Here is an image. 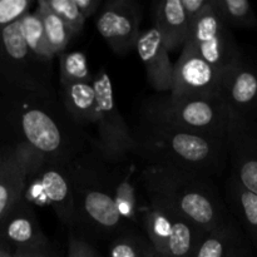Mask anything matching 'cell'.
<instances>
[{
    "instance_id": "11",
    "label": "cell",
    "mask_w": 257,
    "mask_h": 257,
    "mask_svg": "<svg viewBox=\"0 0 257 257\" xmlns=\"http://www.w3.org/2000/svg\"><path fill=\"white\" fill-rule=\"evenodd\" d=\"M142 19L143 9L136 0H109L98 10L94 23L108 47L124 55L136 49Z\"/></svg>"
},
{
    "instance_id": "32",
    "label": "cell",
    "mask_w": 257,
    "mask_h": 257,
    "mask_svg": "<svg viewBox=\"0 0 257 257\" xmlns=\"http://www.w3.org/2000/svg\"><path fill=\"white\" fill-rule=\"evenodd\" d=\"M73 2L85 20L97 14L98 10L100 9V4H102L100 0H73Z\"/></svg>"
},
{
    "instance_id": "29",
    "label": "cell",
    "mask_w": 257,
    "mask_h": 257,
    "mask_svg": "<svg viewBox=\"0 0 257 257\" xmlns=\"http://www.w3.org/2000/svg\"><path fill=\"white\" fill-rule=\"evenodd\" d=\"M32 5V0H0V29L22 19Z\"/></svg>"
},
{
    "instance_id": "25",
    "label": "cell",
    "mask_w": 257,
    "mask_h": 257,
    "mask_svg": "<svg viewBox=\"0 0 257 257\" xmlns=\"http://www.w3.org/2000/svg\"><path fill=\"white\" fill-rule=\"evenodd\" d=\"M211 3L231 29H252L257 27L256 12L247 0H211Z\"/></svg>"
},
{
    "instance_id": "24",
    "label": "cell",
    "mask_w": 257,
    "mask_h": 257,
    "mask_svg": "<svg viewBox=\"0 0 257 257\" xmlns=\"http://www.w3.org/2000/svg\"><path fill=\"white\" fill-rule=\"evenodd\" d=\"M34 12L37 13L40 22H42L45 38H47V42L49 44L50 49L53 50L55 57H59L62 53L67 50L68 45H69V43L74 38L72 32L62 22L60 18H58L54 13H52L45 7L43 0H38L37 9Z\"/></svg>"
},
{
    "instance_id": "35",
    "label": "cell",
    "mask_w": 257,
    "mask_h": 257,
    "mask_svg": "<svg viewBox=\"0 0 257 257\" xmlns=\"http://www.w3.org/2000/svg\"><path fill=\"white\" fill-rule=\"evenodd\" d=\"M0 257H13V252L12 251L8 250L5 246H3L2 243H0Z\"/></svg>"
},
{
    "instance_id": "2",
    "label": "cell",
    "mask_w": 257,
    "mask_h": 257,
    "mask_svg": "<svg viewBox=\"0 0 257 257\" xmlns=\"http://www.w3.org/2000/svg\"><path fill=\"white\" fill-rule=\"evenodd\" d=\"M140 183L147 201L160 203L205 231L236 222L212 177L177 168L145 166Z\"/></svg>"
},
{
    "instance_id": "17",
    "label": "cell",
    "mask_w": 257,
    "mask_h": 257,
    "mask_svg": "<svg viewBox=\"0 0 257 257\" xmlns=\"http://www.w3.org/2000/svg\"><path fill=\"white\" fill-rule=\"evenodd\" d=\"M136 173L137 168L131 162V157L122 162H108L107 177L110 193L120 217L128 227L131 225H141V210L145 206V203L142 205L140 202V176L136 178Z\"/></svg>"
},
{
    "instance_id": "26",
    "label": "cell",
    "mask_w": 257,
    "mask_h": 257,
    "mask_svg": "<svg viewBox=\"0 0 257 257\" xmlns=\"http://www.w3.org/2000/svg\"><path fill=\"white\" fill-rule=\"evenodd\" d=\"M93 74L90 72L88 58L84 53L73 50L59 55V84L72 83H92Z\"/></svg>"
},
{
    "instance_id": "36",
    "label": "cell",
    "mask_w": 257,
    "mask_h": 257,
    "mask_svg": "<svg viewBox=\"0 0 257 257\" xmlns=\"http://www.w3.org/2000/svg\"><path fill=\"white\" fill-rule=\"evenodd\" d=\"M155 257H160V256H158V255H156V256H155Z\"/></svg>"
},
{
    "instance_id": "31",
    "label": "cell",
    "mask_w": 257,
    "mask_h": 257,
    "mask_svg": "<svg viewBox=\"0 0 257 257\" xmlns=\"http://www.w3.org/2000/svg\"><path fill=\"white\" fill-rule=\"evenodd\" d=\"M181 4L185 10L188 23L191 24L205 10L208 4V0H181Z\"/></svg>"
},
{
    "instance_id": "6",
    "label": "cell",
    "mask_w": 257,
    "mask_h": 257,
    "mask_svg": "<svg viewBox=\"0 0 257 257\" xmlns=\"http://www.w3.org/2000/svg\"><path fill=\"white\" fill-rule=\"evenodd\" d=\"M0 89L58 95L52 84V69L29 52L19 20L0 29Z\"/></svg>"
},
{
    "instance_id": "21",
    "label": "cell",
    "mask_w": 257,
    "mask_h": 257,
    "mask_svg": "<svg viewBox=\"0 0 257 257\" xmlns=\"http://www.w3.org/2000/svg\"><path fill=\"white\" fill-rule=\"evenodd\" d=\"M58 98L67 114L75 124L82 128L93 125L97 105L93 82L60 85Z\"/></svg>"
},
{
    "instance_id": "7",
    "label": "cell",
    "mask_w": 257,
    "mask_h": 257,
    "mask_svg": "<svg viewBox=\"0 0 257 257\" xmlns=\"http://www.w3.org/2000/svg\"><path fill=\"white\" fill-rule=\"evenodd\" d=\"M93 85L95 89V140H90V146L98 155L109 163L122 162L136 153L133 130L125 123L120 114L113 92L112 80L104 69L93 74Z\"/></svg>"
},
{
    "instance_id": "15",
    "label": "cell",
    "mask_w": 257,
    "mask_h": 257,
    "mask_svg": "<svg viewBox=\"0 0 257 257\" xmlns=\"http://www.w3.org/2000/svg\"><path fill=\"white\" fill-rule=\"evenodd\" d=\"M0 243L13 253L49 248L35 208L22 197L0 221Z\"/></svg>"
},
{
    "instance_id": "30",
    "label": "cell",
    "mask_w": 257,
    "mask_h": 257,
    "mask_svg": "<svg viewBox=\"0 0 257 257\" xmlns=\"http://www.w3.org/2000/svg\"><path fill=\"white\" fill-rule=\"evenodd\" d=\"M68 257H102L88 241L72 236L68 242Z\"/></svg>"
},
{
    "instance_id": "14",
    "label": "cell",
    "mask_w": 257,
    "mask_h": 257,
    "mask_svg": "<svg viewBox=\"0 0 257 257\" xmlns=\"http://www.w3.org/2000/svg\"><path fill=\"white\" fill-rule=\"evenodd\" d=\"M226 145L231 173L257 195V122L231 117Z\"/></svg>"
},
{
    "instance_id": "18",
    "label": "cell",
    "mask_w": 257,
    "mask_h": 257,
    "mask_svg": "<svg viewBox=\"0 0 257 257\" xmlns=\"http://www.w3.org/2000/svg\"><path fill=\"white\" fill-rule=\"evenodd\" d=\"M135 50L145 67L151 87L158 93H170L172 89L173 63L157 30L153 27L142 30Z\"/></svg>"
},
{
    "instance_id": "27",
    "label": "cell",
    "mask_w": 257,
    "mask_h": 257,
    "mask_svg": "<svg viewBox=\"0 0 257 257\" xmlns=\"http://www.w3.org/2000/svg\"><path fill=\"white\" fill-rule=\"evenodd\" d=\"M152 243L147 237L133 231H124L113 238L109 246V257H155Z\"/></svg>"
},
{
    "instance_id": "3",
    "label": "cell",
    "mask_w": 257,
    "mask_h": 257,
    "mask_svg": "<svg viewBox=\"0 0 257 257\" xmlns=\"http://www.w3.org/2000/svg\"><path fill=\"white\" fill-rule=\"evenodd\" d=\"M135 156L146 166L177 168L213 177L228 162L226 138L195 135L143 119L133 130Z\"/></svg>"
},
{
    "instance_id": "20",
    "label": "cell",
    "mask_w": 257,
    "mask_h": 257,
    "mask_svg": "<svg viewBox=\"0 0 257 257\" xmlns=\"http://www.w3.org/2000/svg\"><path fill=\"white\" fill-rule=\"evenodd\" d=\"M225 203L248 242L257 247V195L230 173L225 183Z\"/></svg>"
},
{
    "instance_id": "5",
    "label": "cell",
    "mask_w": 257,
    "mask_h": 257,
    "mask_svg": "<svg viewBox=\"0 0 257 257\" xmlns=\"http://www.w3.org/2000/svg\"><path fill=\"white\" fill-rule=\"evenodd\" d=\"M143 119L210 137L226 138L231 114L220 97H176L167 94L147 99Z\"/></svg>"
},
{
    "instance_id": "28",
    "label": "cell",
    "mask_w": 257,
    "mask_h": 257,
    "mask_svg": "<svg viewBox=\"0 0 257 257\" xmlns=\"http://www.w3.org/2000/svg\"><path fill=\"white\" fill-rule=\"evenodd\" d=\"M43 2L50 12L60 18L62 22L69 28L73 37H77L82 33L85 19L75 7L73 0H43Z\"/></svg>"
},
{
    "instance_id": "22",
    "label": "cell",
    "mask_w": 257,
    "mask_h": 257,
    "mask_svg": "<svg viewBox=\"0 0 257 257\" xmlns=\"http://www.w3.org/2000/svg\"><path fill=\"white\" fill-rule=\"evenodd\" d=\"M248 242L245 233L233 222L225 227L206 231L192 257H228L238 247Z\"/></svg>"
},
{
    "instance_id": "10",
    "label": "cell",
    "mask_w": 257,
    "mask_h": 257,
    "mask_svg": "<svg viewBox=\"0 0 257 257\" xmlns=\"http://www.w3.org/2000/svg\"><path fill=\"white\" fill-rule=\"evenodd\" d=\"M186 44L217 69L226 72L242 60L243 54L231 28L222 20L211 0L190 24Z\"/></svg>"
},
{
    "instance_id": "1",
    "label": "cell",
    "mask_w": 257,
    "mask_h": 257,
    "mask_svg": "<svg viewBox=\"0 0 257 257\" xmlns=\"http://www.w3.org/2000/svg\"><path fill=\"white\" fill-rule=\"evenodd\" d=\"M27 146L43 160L68 166L90 147L58 95L0 89V146Z\"/></svg>"
},
{
    "instance_id": "19",
    "label": "cell",
    "mask_w": 257,
    "mask_h": 257,
    "mask_svg": "<svg viewBox=\"0 0 257 257\" xmlns=\"http://www.w3.org/2000/svg\"><path fill=\"white\" fill-rule=\"evenodd\" d=\"M153 28L162 38L168 53L182 50L188 38L190 23L181 0H162L153 4Z\"/></svg>"
},
{
    "instance_id": "34",
    "label": "cell",
    "mask_w": 257,
    "mask_h": 257,
    "mask_svg": "<svg viewBox=\"0 0 257 257\" xmlns=\"http://www.w3.org/2000/svg\"><path fill=\"white\" fill-rule=\"evenodd\" d=\"M228 257H253L252 251H251V247H250V242H246L245 245L238 247L235 252L231 253Z\"/></svg>"
},
{
    "instance_id": "12",
    "label": "cell",
    "mask_w": 257,
    "mask_h": 257,
    "mask_svg": "<svg viewBox=\"0 0 257 257\" xmlns=\"http://www.w3.org/2000/svg\"><path fill=\"white\" fill-rule=\"evenodd\" d=\"M225 73L206 62L190 45L185 44L177 62L173 64L170 94L176 97H220Z\"/></svg>"
},
{
    "instance_id": "4",
    "label": "cell",
    "mask_w": 257,
    "mask_h": 257,
    "mask_svg": "<svg viewBox=\"0 0 257 257\" xmlns=\"http://www.w3.org/2000/svg\"><path fill=\"white\" fill-rule=\"evenodd\" d=\"M107 166L90 146L68 165L77 228L94 236L108 237L128 231L110 193Z\"/></svg>"
},
{
    "instance_id": "13",
    "label": "cell",
    "mask_w": 257,
    "mask_h": 257,
    "mask_svg": "<svg viewBox=\"0 0 257 257\" xmlns=\"http://www.w3.org/2000/svg\"><path fill=\"white\" fill-rule=\"evenodd\" d=\"M220 98L231 117L257 122V64L242 58L226 70Z\"/></svg>"
},
{
    "instance_id": "23",
    "label": "cell",
    "mask_w": 257,
    "mask_h": 257,
    "mask_svg": "<svg viewBox=\"0 0 257 257\" xmlns=\"http://www.w3.org/2000/svg\"><path fill=\"white\" fill-rule=\"evenodd\" d=\"M19 23L22 35L29 52L40 64L52 69L55 55L48 44L42 22H40L37 13H28L19 20Z\"/></svg>"
},
{
    "instance_id": "33",
    "label": "cell",
    "mask_w": 257,
    "mask_h": 257,
    "mask_svg": "<svg viewBox=\"0 0 257 257\" xmlns=\"http://www.w3.org/2000/svg\"><path fill=\"white\" fill-rule=\"evenodd\" d=\"M13 257H54L49 248L47 250H35V251H18L13 253Z\"/></svg>"
},
{
    "instance_id": "16",
    "label": "cell",
    "mask_w": 257,
    "mask_h": 257,
    "mask_svg": "<svg viewBox=\"0 0 257 257\" xmlns=\"http://www.w3.org/2000/svg\"><path fill=\"white\" fill-rule=\"evenodd\" d=\"M39 158L27 146H0V221L20 200L25 178Z\"/></svg>"
},
{
    "instance_id": "8",
    "label": "cell",
    "mask_w": 257,
    "mask_h": 257,
    "mask_svg": "<svg viewBox=\"0 0 257 257\" xmlns=\"http://www.w3.org/2000/svg\"><path fill=\"white\" fill-rule=\"evenodd\" d=\"M141 226L160 257H192L206 232L171 208L151 201L141 210Z\"/></svg>"
},
{
    "instance_id": "9",
    "label": "cell",
    "mask_w": 257,
    "mask_h": 257,
    "mask_svg": "<svg viewBox=\"0 0 257 257\" xmlns=\"http://www.w3.org/2000/svg\"><path fill=\"white\" fill-rule=\"evenodd\" d=\"M22 198L34 208H52L63 225L77 228L68 166L48 162L40 157L25 178Z\"/></svg>"
}]
</instances>
